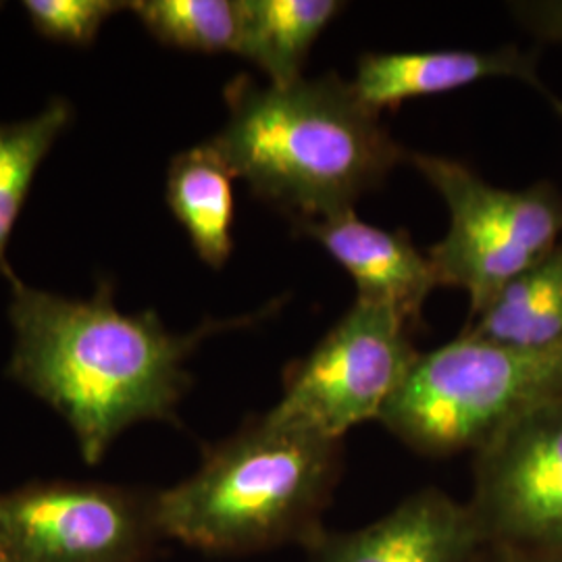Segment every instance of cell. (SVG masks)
Here are the masks:
<instances>
[{"label":"cell","instance_id":"8992f818","mask_svg":"<svg viewBox=\"0 0 562 562\" xmlns=\"http://www.w3.org/2000/svg\"><path fill=\"white\" fill-rule=\"evenodd\" d=\"M413 331L398 311L355 302L304 359L288 367L283 394L267 417L338 442L352 427L380 422L422 357Z\"/></svg>","mask_w":562,"mask_h":562},{"label":"cell","instance_id":"4fadbf2b","mask_svg":"<svg viewBox=\"0 0 562 562\" xmlns=\"http://www.w3.org/2000/svg\"><path fill=\"white\" fill-rule=\"evenodd\" d=\"M344 7L340 0H240L238 55L271 86L301 80L313 44Z\"/></svg>","mask_w":562,"mask_h":562},{"label":"cell","instance_id":"3957f363","mask_svg":"<svg viewBox=\"0 0 562 562\" xmlns=\"http://www.w3.org/2000/svg\"><path fill=\"white\" fill-rule=\"evenodd\" d=\"M341 442L252 419L204 450L196 473L153 496L159 533L211 554H248L323 531L340 477Z\"/></svg>","mask_w":562,"mask_h":562},{"label":"cell","instance_id":"7c38bea8","mask_svg":"<svg viewBox=\"0 0 562 562\" xmlns=\"http://www.w3.org/2000/svg\"><path fill=\"white\" fill-rule=\"evenodd\" d=\"M234 180L209 142L176 155L167 171V204L199 259L213 269H222L234 250Z\"/></svg>","mask_w":562,"mask_h":562},{"label":"cell","instance_id":"d6986e66","mask_svg":"<svg viewBox=\"0 0 562 562\" xmlns=\"http://www.w3.org/2000/svg\"><path fill=\"white\" fill-rule=\"evenodd\" d=\"M471 562H562L559 557H538V554H521V552H506L498 548L483 546Z\"/></svg>","mask_w":562,"mask_h":562},{"label":"cell","instance_id":"ac0fdd59","mask_svg":"<svg viewBox=\"0 0 562 562\" xmlns=\"http://www.w3.org/2000/svg\"><path fill=\"white\" fill-rule=\"evenodd\" d=\"M510 11L540 41L562 44V0L513 2Z\"/></svg>","mask_w":562,"mask_h":562},{"label":"cell","instance_id":"8fae6325","mask_svg":"<svg viewBox=\"0 0 562 562\" xmlns=\"http://www.w3.org/2000/svg\"><path fill=\"white\" fill-rule=\"evenodd\" d=\"M510 78L533 86L562 115V102L543 86L538 57L504 46L496 50H417L367 53L357 65L352 88L375 113L396 109L401 102L454 92L475 81Z\"/></svg>","mask_w":562,"mask_h":562},{"label":"cell","instance_id":"9a60e30c","mask_svg":"<svg viewBox=\"0 0 562 562\" xmlns=\"http://www.w3.org/2000/svg\"><path fill=\"white\" fill-rule=\"evenodd\" d=\"M71 117V104L65 99H53L32 120L0 123V271L4 278L13 273L4 261V250L21 206L41 162Z\"/></svg>","mask_w":562,"mask_h":562},{"label":"cell","instance_id":"5b68a950","mask_svg":"<svg viewBox=\"0 0 562 562\" xmlns=\"http://www.w3.org/2000/svg\"><path fill=\"white\" fill-rule=\"evenodd\" d=\"M423 178L442 196L450 229L429 248L438 285L467 292L471 319L504 288L561 241L562 194L540 181L525 190H504L464 162L438 155H408Z\"/></svg>","mask_w":562,"mask_h":562},{"label":"cell","instance_id":"277c9868","mask_svg":"<svg viewBox=\"0 0 562 562\" xmlns=\"http://www.w3.org/2000/svg\"><path fill=\"white\" fill-rule=\"evenodd\" d=\"M562 396V344L527 348L459 336L422 355L380 423L415 452L480 450L506 425Z\"/></svg>","mask_w":562,"mask_h":562},{"label":"cell","instance_id":"7a4b0ae2","mask_svg":"<svg viewBox=\"0 0 562 562\" xmlns=\"http://www.w3.org/2000/svg\"><path fill=\"white\" fill-rule=\"evenodd\" d=\"M225 102L229 115L209 144L234 178L294 225L355 209L408 159L380 113L336 74L288 86L240 76L225 86Z\"/></svg>","mask_w":562,"mask_h":562},{"label":"cell","instance_id":"30bf717a","mask_svg":"<svg viewBox=\"0 0 562 562\" xmlns=\"http://www.w3.org/2000/svg\"><path fill=\"white\" fill-rule=\"evenodd\" d=\"M296 227L350 273L359 290L357 301L390 306L417 329L423 302L438 288V280L408 232L362 222L355 209Z\"/></svg>","mask_w":562,"mask_h":562},{"label":"cell","instance_id":"52a82bcc","mask_svg":"<svg viewBox=\"0 0 562 562\" xmlns=\"http://www.w3.org/2000/svg\"><path fill=\"white\" fill-rule=\"evenodd\" d=\"M161 536L153 496L102 483H30L0 494V562H146Z\"/></svg>","mask_w":562,"mask_h":562},{"label":"cell","instance_id":"e0dca14e","mask_svg":"<svg viewBox=\"0 0 562 562\" xmlns=\"http://www.w3.org/2000/svg\"><path fill=\"white\" fill-rule=\"evenodd\" d=\"M115 0H25L23 9L44 38L74 46L92 44L102 23L127 9Z\"/></svg>","mask_w":562,"mask_h":562},{"label":"cell","instance_id":"9c48e42d","mask_svg":"<svg viewBox=\"0 0 562 562\" xmlns=\"http://www.w3.org/2000/svg\"><path fill=\"white\" fill-rule=\"evenodd\" d=\"M483 546L471 506L427 487L361 529H323L304 552L308 562H471Z\"/></svg>","mask_w":562,"mask_h":562},{"label":"cell","instance_id":"ffe728a7","mask_svg":"<svg viewBox=\"0 0 562 562\" xmlns=\"http://www.w3.org/2000/svg\"><path fill=\"white\" fill-rule=\"evenodd\" d=\"M0 7H2V4H0Z\"/></svg>","mask_w":562,"mask_h":562},{"label":"cell","instance_id":"ba28073f","mask_svg":"<svg viewBox=\"0 0 562 562\" xmlns=\"http://www.w3.org/2000/svg\"><path fill=\"white\" fill-rule=\"evenodd\" d=\"M467 504L485 546L562 559V396L475 450Z\"/></svg>","mask_w":562,"mask_h":562},{"label":"cell","instance_id":"6da1fadb","mask_svg":"<svg viewBox=\"0 0 562 562\" xmlns=\"http://www.w3.org/2000/svg\"><path fill=\"white\" fill-rule=\"evenodd\" d=\"M15 331L9 375L50 404L76 434L80 454L99 464L121 434L142 422H176L188 357L234 323L209 322L188 336L165 329L155 311L125 315L101 281L90 301L25 285L9 273Z\"/></svg>","mask_w":562,"mask_h":562},{"label":"cell","instance_id":"5bb4252c","mask_svg":"<svg viewBox=\"0 0 562 562\" xmlns=\"http://www.w3.org/2000/svg\"><path fill=\"white\" fill-rule=\"evenodd\" d=\"M462 336L527 348L562 344V238L473 317Z\"/></svg>","mask_w":562,"mask_h":562},{"label":"cell","instance_id":"2e32d148","mask_svg":"<svg viewBox=\"0 0 562 562\" xmlns=\"http://www.w3.org/2000/svg\"><path fill=\"white\" fill-rule=\"evenodd\" d=\"M127 9L161 44L209 55H238L240 0H136Z\"/></svg>","mask_w":562,"mask_h":562}]
</instances>
